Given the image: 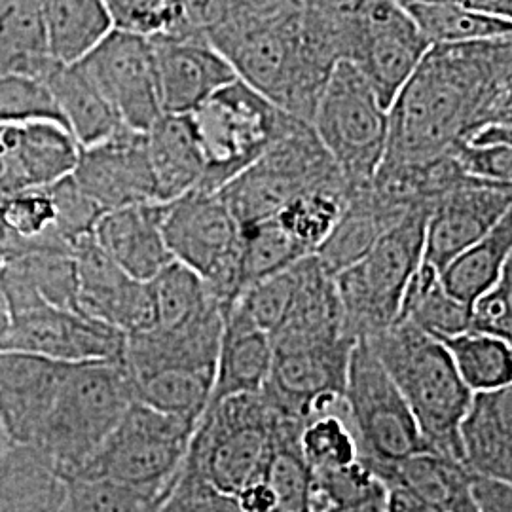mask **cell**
Segmentation results:
<instances>
[{"label":"cell","mask_w":512,"mask_h":512,"mask_svg":"<svg viewBox=\"0 0 512 512\" xmlns=\"http://www.w3.org/2000/svg\"><path fill=\"white\" fill-rule=\"evenodd\" d=\"M512 37L429 46L389 107L384 160L425 164L486 124H512Z\"/></svg>","instance_id":"1"},{"label":"cell","mask_w":512,"mask_h":512,"mask_svg":"<svg viewBox=\"0 0 512 512\" xmlns=\"http://www.w3.org/2000/svg\"><path fill=\"white\" fill-rule=\"evenodd\" d=\"M366 342L401 391L427 452L461 463L459 421L473 393L461 382L440 340L410 323L395 321Z\"/></svg>","instance_id":"2"},{"label":"cell","mask_w":512,"mask_h":512,"mask_svg":"<svg viewBox=\"0 0 512 512\" xmlns=\"http://www.w3.org/2000/svg\"><path fill=\"white\" fill-rule=\"evenodd\" d=\"M133 401V384L124 361L67 365L31 446L69 480L109 439Z\"/></svg>","instance_id":"3"},{"label":"cell","mask_w":512,"mask_h":512,"mask_svg":"<svg viewBox=\"0 0 512 512\" xmlns=\"http://www.w3.org/2000/svg\"><path fill=\"white\" fill-rule=\"evenodd\" d=\"M275 427L277 414L262 393L211 404L196 423L181 471L220 494L238 497L264 478L274 454Z\"/></svg>","instance_id":"4"},{"label":"cell","mask_w":512,"mask_h":512,"mask_svg":"<svg viewBox=\"0 0 512 512\" xmlns=\"http://www.w3.org/2000/svg\"><path fill=\"white\" fill-rule=\"evenodd\" d=\"M429 207H416L385 230L372 249L334 277L342 306L344 332L353 342L391 327L404 291L423 262Z\"/></svg>","instance_id":"5"},{"label":"cell","mask_w":512,"mask_h":512,"mask_svg":"<svg viewBox=\"0 0 512 512\" xmlns=\"http://www.w3.org/2000/svg\"><path fill=\"white\" fill-rule=\"evenodd\" d=\"M348 183L308 122L291 116L270 148L220 188L239 228L275 215L296 196L317 186Z\"/></svg>","instance_id":"6"},{"label":"cell","mask_w":512,"mask_h":512,"mask_svg":"<svg viewBox=\"0 0 512 512\" xmlns=\"http://www.w3.org/2000/svg\"><path fill=\"white\" fill-rule=\"evenodd\" d=\"M344 404L361 461L385 486L399 463L427 452L401 391L366 340L351 349Z\"/></svg>","instance_id":"7"},{"label":"cell","mask_w":512,"mask_h":512,"mask_svg":"<svg viewBox=\"0 0 512 512\" xmlns=\"http://www.w3.org/2000/svg\"><path fill=\"white\" fill-rule=\"evenodd\" d=\"M194 429V421L133 401L109 439L73 478L165 492L179 478Z\"/></svg>","instance_id":"8"},{"label":"cell","mask_w":512,"mask_h":512,"mask_svg":"<svg viewBox=\"0 0 512 512\" xmlns=\"http://www.w3.org/2000/svg\"><path fill=\"white\" fill-rule=\"evenodd\" d=\"M311 128L351 188L372 181L387 150L389 109L353 63L334 65Z\"/></svg>","instance_id":"9"},{"label":"cell","mask_w":512,"mask_h":512,"mask_svg":"<svg viewBox=\"0 0 512 512\" xmlns=\"http://www.w3.org/2000/svg\"><path fill=\"white\" fill-rule=\"evenodd\" d=\"M192 120L205 158L196 188L219 192L270 148L291 114L236 78L192 112Z\"/></svg>","instance_id":"10"},{"label":"cell","mask_w":512,"mask_h":512,"mask_svg":"<svg viewBox=\"0 0 512 512\" xmlns=\"http://www.w3.org/2000/svg\"><path fill=\"white\" fill-rule=\"evenodd\" d=\"M165 245L173 260L202 277L224 310L243 293L241 228L220 192L194 188L164 203Z\"/></svg>","instance_id":"11"},{"label":"cell","mask_w":512,"mask_h":512,"mask_svg":"<svg viewBox=\"0 0 512 512\" xmlns=\"http://www.w3.org/2000/svg\"><path fill=\"white\" fill-rule=\"evenodd\" d=\"M334 16L342 59L359 69L389 109L429 44L397 0H351Z\"/></svg>","instance_id":"12"},{"label":"cell","mask_w":512,"mask_h":512,"mask_svg":"<svg viewBox=\"0 0 512 512\" xmlns=\"http://www.w3.org/2000/svg\"><path fill=\"white\" fill-rule=\"evenodd\" d=\"M355 346L346 336L274 346L272 370L262 397L277 414L300 421L344 403L349 357Z\"/></svg>","instance_id":"13"},{"label":"cell","mask_w":512,"mask_h":512,"mask_svg":"<svg viewBox=\"0 0 512 512\" xmlns=\"http://www.w3.org/2000/svg\"><path fill=\"white\" fill-rule=\"evenodd\" d=\"M122 126L145 133L164 114L150 38L110 31L76 63Z\"/></svg>","instance_id":"14"},{"label":"cell","mask_w":512,"mask_h":512,"mask_svg":"<svg viewBox=\"0 0 512 512\" xmlns=\"http://www.w3.org/2000/svg\"><path fill=\"white\" fill-rule=\"evenodd\" d=\"M0 351L33 353L69 365L124 361L126 334L80 311L38 306L12 315Z\"/></svg>","instance_id":"15"},{"label":"cell","mask_w":512,"mask_h":512,"mask_svg":"<svg viewBox=\"0 0 512 512\" xmlns=\"http://www.w3.org/2000/svg\"><path fill=\"white\" fill-rule=\"evenodd\" d=\"M73 179L103 213L156 202L147 139L141 131L118 129L107 141L80 148Z\"/></svg>","instance_id":"16"},{"label":"cell","mask_w":512,"mask_h":512,"mask_svg":"<svg viewBox=\"0 0 512 512\" xmlns=\"http://www.w3.org/2000/svg\"><path fill=\"white\" fill-rule=\"evenodd\" d=\"M512 211V184L467 179L431 205L423 260L442 270Z\"/></svg>","instance_id":"17"},{"label":"cell","mask_w":512,"mask_h":512,"mask_svg":"<svg viewBox=\"0 0 512 512\" xmlns=\"http://www.w3.org/2000/svg\"><path fill=\"white\" fill-rule=\"evenodd\" d=\"M76 306L126 336L152 329L154 306L148 283L137 281L105 255L93 236L76 241Z\"/></svg>","instance_id":"18"},{"label":"cell","mask_w":512,"mask_h":512,"mask_svg":"<svg viewBox=\"0 0 512 512\" xmlns=\"http://www.w3.org/2000/svg\"><path fill=\"white\" fill-rule=\"evenodd\" d=\"M150 44L164 114H192L238 78L230 63L202 40L154 35Z\"/></svg>","instance_id":"19"},{"label":"cell","mask_w":512,"mask_h":512,"mask_svg":"<svg viewBox=\"0 0 512 512\" xmlns=\"http://www.w3.org/2000/svg\"><path fill=\"white\" fill-rule=\"evenodd\" d=\"M69 363L0 351V421L14 444H33Z\"/></svg>","instance_id":"20"},{"label":"cell","mask_w":512,"mask_h":512,"mask_svg":"<svg viewBox=\"0 0 512 512\" xmlns=\"http://www.w3.org/2000/svg\"><path fill=\"white\" fill-rule=\"evenodd\" d=\"M164 203H141L103 213L93 226L97 247L137 281L148 283L173 256L162 232Z\"/></svg>","instance_id":"21"},{"label":"cell","mask_w":512,"mask_h":512,"mask_svg":"<svg viewBox=\"0 0 512 512\" xmlns=\"http://www.w3.org/2000/svg\"><path fill=\"white\" fill-rule=\"evenodd\" d=\"M458 439L461 465L471 475L512 482V385L473 393Z\"/></svg>","instance_id":"22"},{"label":"cell","mask_w":512,"mask_h":512,"mask_svg":"<svg viewBox=\"0 0 512 512\" xmlns=\"http://www.w3.org/2000/svg\"><path fill=\"white\" fill-rule=\"evenodd\" d=\"M0 289L12 315L38 306L78 311L73 253L35 249L4 256Z\"/></svg>","instance_id":"23"},{"label":"cell","mask_w":512,"mask_h":512,"mask_svg":"<svg viewBox=\"0 0 512 512\" xmlns=\"http://www.w3.org/2000/svg\"><path fill=\"white\" fill-rule=\"evenodd\" d=\"M274 361V340L258 329L234 302L224 315L215 384L209 404L236 395L260 393Z\"/></svg>","instance_id":"24"},{"label":"cell","mask_w":512,"mask_h":512,"mask_svg":"<svg viewBox=\"0 0 512 512\" xmlns=\"http://www.w3.org/2000/svg\"><path fill=\"white\" fill-rule=\"evenodd\" d=\"M16 192L42 188L73 175L80 147L57 122L0 126Z\"/></svg>","instance_id":"25"},{"label":"cell","mask_w":512,"mask_h":512,"mask_svg":"<svg viewBox=\"0 0 512 512\" xmlns=\"http://www.w3.org/2000/svg\"><path fill=\"white\" fill-rule=\"evenodd\" d=\"M145 139L156 202H173L202 183L205 158L192 114H162Z\"/></svg>","instance_id":"26"},{"label":"cell","mask_w":512,"mask_h":512,"mask_svg":"<svg viewBox=\"0 0 512 512\" xmlns=\"http://www.w3.org/2000/svg\"><path fill=\"white\" fill-rule=\"evenodd\" d=\"M294 274L296 287L293 304L283 327L272 338L274 346H291L346 336L334 277L325 272L317 256L300 258L294 264Z\"/></svg>","instance_id":"27"},{"label":"cell","mask_w":512,"mask_h":512,"mask_svg":"<svg viewBox=\"0 0 512 512\" xmlns=\"http://www.w3.org/2000/svg\"><path fill=\"white\" fill-rule=\"evenodd\" d=\"M67 478L31 444H12L0 456V512H61Z\"/></svg>","instance_id":"28"},{"label":"cell","mask_w":512,"mask_h":512,"mask_svg":"<svg viewBox=\"0 0 512 512\" xmlns=\"http://www.w3.org/2000/svg\"><path fill=\"white\" fill-rule=\"evenodd\" d=\"M42 80L54 97L63 126L78 147H93L126 128L78 65L54 63Z\"/></svg>","instance_id":"29"},{"label":"cell","mask_w":512,"mask_h":512,"mask_svg":"<svg viewBox=\"0 0 512 512\" xmlns=\"http://www.w3.org/2000/svg\"><path fill=\"white\" fill-rule=\"evenodd\" d=\"M48 57L76 65L112 31L103 0H38Z\"/></svg>","instance_id":"30"},{"label":"cell","mask_w":512,"mask_h":512,"mask_svg":"<svg viewBox=\"0 0 512 512\" xmlns=\"http://www.w3.org/2000/svg\"><path fill=\"white\" fill-rule=\"evenodd\" d=\"M368 184L351 188L342 215L332 226L329 236L313 253L325 272L332 277L342 274L365 258L385 230L393 226L376 207Z\"/></svg>","instance_id":"31"},{"label":"cell","mask_w":512,"mask_h":512,"mask_svg":"<svg viewBox=\"0 0 512 512\" xmlns=\"http://www.w3.org/2000/svg\"><path fill=\"white\" fill-rule=\"evenodd\" d=\"M512 264V211L475 245L461 251L442 270L440 279L448 293L465 306L492 289Z\"/></svg>","instance_id":"32"},{"label":"cell","mask_w":512,"mask_h":512,"mask_svg":"<svg viewBox=\"0 0 512 512\" xmlns=\"http://www.w3.org/2000/svg\"><path fill=\"white\" fill-rule=\"evenodd\" d=\"M387 486H401L442 512H478L471 495V475L456 461L423 452L399 463Z\"/></svg>","instance_id":"33"},{"label":"cell","mask_w":512,"mask_h":512,"mask_svg":"<svg viewBox=\"0 0 512 512\" xmlns=\"http://www.w3.org/2000/svg\"><path fill=\"white\" fill-rule=\"evenodd\" d=\"M397 321L442 340L469 330V306L448 293L439 270L423 260L404 291Z\"/></svg>","instance_id":"34"},{"label":"cell","mask_w":512,"mask_h":512,"mask_svg":"<svg viewBox=\"0 0 512 512\" xmlns=\"http://www.w3.org/2000/svg\"><path fill=\"white\" fill-rule=\"evenodd\" d=\"M429 46L469 44L512 37L511 19L490 18L458 2H427L404 6Z\"/></svg>","instance_id":"35"},{"label":"cell","mask_w":512,"mask_h":512,"mask_svg":"<svg viewBox=\"0 0 512 512\" xmlns=\"http://www.w3.org/2000/svg\"><path fill=\"white\" fill-rule=\"evenodd\" d=\"M440 344L448 351L461 382L471 393L512 385V342L465 330L442 338Z\"/></svg>","instance_id":"36"},{"label":"cell","mask_w":512,"mask_h":512,"mask_svg":"<svg viewBox=\"0 0 512 512\" xmlns=\"http://www.w3.org/2000/svg\"><path fill=\"white\" fill-rule=\"evenodd\" d=\"M154 306L152 329H173L200 315L207 306L219 304L196 272L173 260L148 281Z\"/></svg>","instance_id":"37"},{"label":"cell","mask_w":512,"mask_h":512,"mask_svg":"<svg viewBox=\"0 0 512 512\" xmlns=\"http://www.w3.org/2000/svg\"><path fill=\"white\" fill-rule=\"evenodd\" d=\"M349 192L348 183L311 188L287 203L274 219L313 255L342 215Z\"/></svg>","instance_id":"38"},{"label":"cell","mask_w":512,"mask_h":512,"mask_svg":"<svg viewBox=\"0 0 512 512\" xmlns=\"http://www.w3.org/2000/svg\"><path fill=\"white\" fill-rule=\"evenodd\" d=\"M298 446L311 471L342 469L361 461L359 442L344 403L311 416L300 429Z\"/></svg>","instance_id":"39"},{"label":"cell","mask_w":512,"mask_h":512,"mask_svg":"<svg viewBox=\"0 0 512 512\" xmlns=\"http://www.w3.org/2000/svg\"><path fill=\"white\" fill-rule=\"evenodd\" d=\"M310 253L275 219L241 228L243 291L260 279L291 268Z\"/></svg>","instance_id":"40"},{"label":"cell","mask_w":512,"mask_h":512,"mask_svg":"<svg viewBox=\"0 0 512 512\" xmlns=\"http://www.w3.org/2000/svg\"><path fill=\"white\" fill-rule=\"evenodd\" d=\"M171 490L145 492L109 480L69 478L61 512H160Z\"/></svg>","instance_id":"41"},{"label":"cell","mask_w":512,"mask_h":512,"mask_svg":"<svg viewBox=\"0 0 512 512\" xmlns=\"http://www.w3.org/2000/svg\"><path fill=\"white\" fill-rule=\"evenodd\" d=\"M385 492L387 486L363 461L342 469L311 471L308 512L344 511Z\"/></svg>","instance_id":"42"},{"label":"cell","mask_w":512,"mask_h":512,"mask_svg":"<svg viewBox=\"0 0 512 512\" xmlns=\"http://www.w3.org/2000/svg\"><path fill=\"white\" fill-rule=\"evenodd\" d=\"M31 122H57L63 126L48 86L42 78L31 74H0V126Z\"/></svg>","instance_id":"43"},{"label":"cell","mask_w":512,"mask_h":512,"mask_svg":"<svg viewBox=\"0 0 512 512\" xmlns=\"http://www.w3.org/2000/svg\"><path fill=\"white\" fill-rule=\"evenodd\" d=\"M296 274L291 268L260 279L239 294L236 304L258 329L268 332L274 338L275 332L283 327L291 304H293Z\"/></svg>","instance_id":"44"},{"label":"cell","mask_w":512,"mask_h":512,"mask_svg":"<svg viewBox=\"0 0 512 512\" xmlns=\"http://www.w3.org/2000/svg\"><path fill=\"white\" fill-rule=\"evenodd\" d=\"M57 211V232L63 241L74 249L76 241H80L93 232L103 211L78 188L73 175L46 186Z\"/></svg>","instance_id":"45"},{"label":"cell","mask_w":512,"mask_h":512,"mask_svg":"<svg viewBox=\"0 0 512 512\" xmlns=\"http://www.w3.org/2000/svg\"><path fill=\"white\" fill-rule=\"evenodd\" d=\"M469 330L512 342V264L469 306Z\"/></svg>","instance_id":"46"},{"label":"cell","mask_w":512,"mask_h":512,"mask_svg":"<svg viewBox=\"0 0 512 512\" xmlns=\"http://www.w3.org/2000/svg\"><path fill=\"white\" fill-rule=\"evenodd\" d=\"M461 173L484 183L512 184V145L456 143L448 152Z\"/></svg>","instance_id":"47"},{"label":"cell","mask_w":512,"mask_h":512,"mask_svg":"<svg viewBox=\"0 0 512 512\" xmlns=\"http://www.w3.org/2000/svg\"><path fill=\"white\" fill-rule=\"evenodd\" d=\"M169 0H103L112 31L154 37L162 31Z\"/></svg>","instance_id":"48"},{"label":"cell","mask_w":512,"mask_h":512,"mask_svg":"<svg viewBox=\"0 0 512 512\" xmlns=\"http://www.w3.org/2000/svg\"><path fill=\"white\" fill-rule=\"evenodd\" d=\"M169 499L184 512H241L236 497L220 494L200 480L184 475L183 471L179 473Z\"/></svg>","instance_id":"49"},{"label":"cell","mask_w":512,"mask_h":512,"mask_svg":"<svg viewBox=\"0 0 512 512\" xmlns=\"http://www.w3.org/2000/svg\"><path fill=\"white\" fill-rule=\"evenodd\" d=\"M471 495L478 512H512V482L471 475Z\"/></svg>","instance_id":"50"},{"label":"cell","mask_w":512,"mask_h":512,"mask_svg":"<svg viewBox=\"0 0 512 512\" xmlns=\"http://www.w3.org/2000/svg\"><path fill=\"white\" fill-rule=\"evenodd\" d=\"M387 507L389 512H442L401 486H387Z\"/></svg>","instance_id":"51"},{"label":"cell","mask_w":512,"mask_h":512,"mask_svg":"<svg viewBox=\"0 0 512 512\" xmlns=\"http://www.w3.org/2000/svg\"><path fill=\"white\" fill-rule=\"evenodd\" d=\"M456 2L478 14L512 21V0H456Z\"/></svg>","instance_id":"52"},{"label":"cell","mask_w":512,"mask_h":512,"mask_svg":"<svg viewBox=\"0 0 512 512\" xmlns=\"http://www.w3.org/2000/svg\"><path fill=\"white\" fill-rule=\"evenodd\" d=\"M340 512H389L387 492L376 495V497H370V499H366L363 503H357V505H353V507Z\"/></svg>","instance_id":"53"},{"label":"cell","mask_w":512,"mask_h":512,"mask_svg":"<svg viewBox=\"0 0 512 512\" xmlns=\"http://www.w3.org/2000/svg\"><path fill=\"white\" fill-rule=\"evenodd\" d=\"M10 325H12V311L8 308V302H6L2 289H0V349H2L4 340H6Z\"/></svg>","instance_id":"54"},{"label":"cell","mask_w":512,"mask_h":512,"mask_svg":"<svg viewBox=\"0 0 512 512\" xmlns=\"http://www.w3.org/2000/svg\"><path fill=\"white\" fill-rule=\"evenodd\" d=\"M14 442L10 440V437H8V433H6V429H4V425H2V421H0V456L12 446Z\"/></svg>","instance_id":"55"},{"label":"cell","mask_w":512,"mask_h":512,"mask_svg":"<svg viewBox=\"0 0 512 512\" xmlns=\"http://www.w3.org/2000/svg\"><path fill=\"white\" fill-rule=\"evenodd\" d=\"M160 512H184L179 505H175L169 497H167V501L164 503V507L160 509Z\"/></svg>","instance_id":"56"},{"label":"cell","mask_w":512,"mask_h":512,"mask_svg":"<svg viewBox=\"0 0 512 512\" xmlns=\"http://www.w3.org/2000/svg\"><path fill=\"white\" fill-rule=\"evenodd\" d=\"M401 6H410V4H427V2H448V0H397ZM456 2V0H452Z\"/></svg>","instance_id":"57"},{"label":"cell","mask_w":512,"mask_h":512,"mask_svg":"<svg viewBox=\"0 0 512 512\" xmlns=\"http://www.w3.org/2000/svg\"><path fill=\"white\" fill-rule=\"evenodd\" d=\"M300 2H302V4H304V2H306V0H300Z\"/></svg>","instance_id":"58"}]
</instances>
